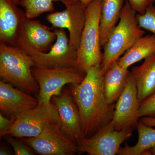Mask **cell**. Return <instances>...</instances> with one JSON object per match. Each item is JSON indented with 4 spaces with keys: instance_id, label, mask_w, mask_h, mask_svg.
<instances>
[{
    "instance_id": "obj_22",
    "label": "cell",
    "mask_w": 155,
    "mask_h": 155,
    "mask_svg": "<svg viewBox=\"0 0 155 155\" xmlns=\"http://www.w3.org/2000/svg\"><path fill=\"white\" fill-rule=\"evenodd\" d=\"M136 18L140 28L150 31L155 36V6H150L143 14H137Z\"/></svg>"
},
{
    "instance_id": "obj_10",
    "label": "cell",
    "mask_w": 155,
    "mask_h": 155,
    "mask_svg": "<svg viewBox=\"0 0 155 155\" xmlns=\"http://www.w3.org/2000/svg\"><path fill=\"white\" fill-rule=\"evenodd\" d=\"M140 104L135 82L130 71L125 87L116 101L110 122L116 130L136 128L139 120L137 114Z\"/></svg>"
},
{
    "instance_id": "obj_3",
    "label": "cell",
    "mask_w": 155,
    "mask_h": 155,
    "mask_svg": "<svg viewBox=\"0 0 155 155\" xmlns=\"http://www.w3.org/2000/svg\"><path fill=\"white\" fill-rule=\"evenodd\" d=\"M102 0H93L85 8L86 19L80 43L76 51L75 67L84 74L90 68L101 65L100 23Z\"/></svg>"
},
{
    "instance_id": "obj_16",
    "label": "cell",
    "mask_w": 155,
    "mask_h": 155,
    "mask_svg": "<svg viewBox=\"0 0 155 155\" xmlns=\"http://www.w3.org/2000/svg\"><path fill=\"white\" fill-rule=\"evenodd\" d=\"M140 103L155 93V53L144 59L141 65L130 71Z\"/></svg>"
},
{
    "instance_id": "obj_9",
    "label": "cell",
    "mask_w": 155,
    "mask_h": 155,
    "mask_svg": "<svg viewBox=\"0 0 155 155\" xmlns=\"http://www.w3.org/2000/svg\"><path fill=\"white\" fill-rule=\"evenodd\" d=\"M55 122H61L54 105L39 104L17 117L8 135L19 138L36 137L47 125Z\"/></svg>"
},
{
    "instance_id": "obj_23",
    "label": "cell",
    "mask_w": 155,
    "mask_h": 155,
    "mask_svg": "<svg viewBox=\"0 0 155 155\" xmlns=\"http://www.w3.org/2000/svg\"><path fill=\"white\" fill-rule=\"evenodd\" d=\"M137 116L155 118V93L140 103Z\"/></svg>"
},
{
    "instance_id": "obj_7",
    "label": "cell",
    "mask_w": 155,
    "mask_h": 155,
    "mask_svg": "<svg viewBox=\"0 0 155 155\" xmlns=\"http://www.w3.org/2000/svg\"><path fill=\"white\" fill-rule=\"evenodd\" d=\"M25 144L41 155H74L77 143L62 129L61 122L47 125L36 137L22 138Z\"/></svg>"
},
{
    "instance_id": "obj_8",
    "label": "cell",
    "mask_w": 155,
    "mask_h": 155,
    "mask_svg": "<svg viewBox=\"0 0 155 155\" xmlns=\"http://www.w3.org/2000/svg\"><path fill=\"white\" fill-rule=\"evenodd\" d=\"M133 129L116 130L110 122L89 137L77 140L78 152L90 155H117L121 144L132 135Z\"/></svg>"
},
{
    "instance_id": "obj_25",
    "label": "cell",
    "mask_w": 155,
    "mask_h": 155,
    "mask_svg": "<svg viewBox=\"0 0 155 155\" xmlns=\"http://www.w3.org/2000/svg\"><path fill=\"white\" fill-rule=\"evenodd\" d=\"M137 14H143L150 6L153 5L155 0H126Z\"/></svg>"
},
{
    "instance_id": "obj_2",
    "label": "cell",
    "mask_w": 155,
    "mask_h": 155,
    "mask_svg": "<svg viewBox=\"0 0 155 155\" xmlns=\"http://www.w3.org/2000/svg\"><path fill=\"white\" fill-rule=\"evenodd\" d=\"M137 13L126 1L118 23L112 31L104 47L101 64L103 75L145 32L137 22Z\"/></svg>"
},
{
    "instance_id": "obj_13",
    "label": "cell",
    "mask_w": 155,
    "mask_h": 155,
    "mask_svg": "<svg viewBox=\"0 0 155 155\" xmlns=\"http://www.w3.org/2000/svg\"><path fill=\"white\" fill-rule=\"evenodd\" d=\"M39 101L11 84L0 81V110L4 116L16 119L38 106Z\"/></svg>"
},
{
    "instance_id": "obj_31",
    "label": "cell",
    "mask_w": 155,
    "mask_h": 155,
    "mask_svg": "<svg viewBox=\"0 0 155 155\" xmlns=\"http://www.w3.org/2000/svg\"><path fill=\"white\" fill-rule=\"evenodd\" d=\"M12 1L14 4H16V5H18V4H19L20 0H12Z\"/></svg>"
},
{
    "instance_id": "obj_15",
    "label": "cell",
    "mask_w": 155,
    "mask_h": 155,
    "mask_svg": "<svg viewBox=\"0 0 155 155\" xmlns=\"http://www.w3.org/2000/svg\"><path fill=\"white\" fill-rule=\"evenodd\" d=\"M56 39L54 31H52L38 20L27 18L22 25L18 39L34 49L47 52L51 48Z\"/></svg>"
},
{
    "instance_id": "obj_19",
    "label": "cell",
    "mask_w": 155,
    "mask_h": 155,
    "mask_svg": "<svg viewBox=\"0 0 155 155\" xmlns=\"http://www.w3.org/2000/svg\"><path fill=\"white\" fill-rule=\"evenodd\" d=\"M155 53V36L147 35L139 38L118 61L125 69Z\"/></svg>"
},
{
    "instance_id": "obj_11",
    "label": "cell",
    "mask_w": 155,
    "mask_h": 155,
    "mask_svg": "<svg viewBox=\"0 0 155 155\" xmlns=\"http://www.w3.org/2000/svg\"><path fill=\"white\" fill-rule=\"evenodd\" d=\"M65 6L64 11L50 13L46 19L53 28L68 29L69 45L77 51L85 24L86 8L80 0H74Z\"/></svg>"
},
{
    "instance_id": "obj_26",
    "label": "cell",
    "mask_w": 155,
    "mask_h": 155,
    "mask_svg": "<svg viewBox=\"0 0 155 155\" xmlns=\"http://www.w3.org/2000/svg\"><path fill=\"white\" fill-rule=\"evenodd\" d=\"M16 119H11L0 113V136L8 135L14 126Z\"/></svg>"
},
{
    "instance_id": "obj_17",
    "label": "cell",
    "mask_w": 155,
    "mask_h": 155,
    "mask_svg": "<svg viewBox=\"0 0 155 155\" xmlns=\"http://www.w3.org/2000/svg\"><path fill=\"white\" fill-rule=\"evenodd\" d=\"M129 72L116 62L103 75L104 94L109 104L116 103L119 98L125 87Z\"/></svg>"
},
{
    "instance_id": "obj_24",
    "label": "cell",
    "mask_w": 155,
    "mask_h": 155,
    "mask_svg": "<svg viewBox=\"0 0 155 155\" xmlns=\"http://www.w3.org/2000/svg\"><path fill=\"white\" fill-rule=\"evenodd\" d=\"M6 139L11 145L14 150V154L16 155H32L35 152L22 140H19L14 136L6 135Z\"/></svg>"
},
{
    "instance_id": "obj_30",
    "label": "cell",
    "mask_w": 155,
    "mask_h": 155,
    "mask_svg": "<svg viewBox=\"0 0 155 155\" xmlns=\"http://www.w3.org/2000/svg\"><path fill=\"white\" fill-rule=\"evenodd\" d=\"M151 155H155V145L150 149Z\"/></svg>"
},
{
    "instance_id": "obj_1",
    "label": "cell",
    "mask_w": 155,
    "mask_h": 155,
    "mask_svg": "<svg viewBox=\"0 0 155 155\" xmlns=\"http://www.w3.org/2000/svg\"><path fill=\"white\" fill-rule=\"evenodd\" d=\"M103 81L99 65L87 71L81 83L72 85L71 93L80 114L83 137L93 135L113 119L116 103L106 101Z\"/></svg>"
},
{
    "instance_id": "obj_18",
    "label": "cell",
    "mask_w": 155,
    "mask_h": 155,
    "mask_svg": "<svg viewBox=\"0 0 155 155\" xmlns=\"http://www.w3.org/2000/svg\"><path fill=\"white\" fill-rule=\"evenodd\" d=\"M124 0H102L100 29L101 47L107 41L112 31L119 22Z\"/></svg>"
},
{
    "instance_id": "obj_29",
    "label": "cell",
    "mask_w": 155,
    "mask_h": 155,
    "mask_svg": "<svg viewBox=\"0 0 155 155\" xmlns=\"http://www.w3.org/2000/svg\"><path fill=\"white\" fill-rule=\"evenodd\" d=\"M80 2L83 4L84 6L86 8L87 6L93 0H80Z\"/></svg>"
},
{
    "instance_id": "obj_20",
    "label": "cell",
    "mask_w": 155,
    "mask_h": 155,
    "mask_svg": "<svg viewBox=\"0 0 155 155\" xmlns=\"http://www.w3.org/2000/svg\"><path fill=\"white\" fill-rule=\"evenodd\" d=\"M136 128L138 134L137 143L132 147L125 143V146L120 148L117 155H151L150 149L155 145V129L145 125L139 120Z\"/></svg>"
},
{
    "instance_id": "obj_21",
    "label": "cell",
    "mask_w": 155,
    "mask_h": 155,
    "mask_svg": "<svg viewBox=\"0 0 155 155\" xmlns=\"http://www.w3.org/2000/svg\"><path fill=\"white\" fill-rule=\"evenodd\" d=\"M74 0H20L19 4L25 10L26 17L33 19L47 12L54 11V2H59L65 6Z\"/></svg>"
},
{
    "instance_id": "obj_6",
    "label": "cell",
    "mask_w": 155,
    "mask_h": 155,
    "mask_svg": "<svg viewBox=\"0 0 155 155\" xmlns=\"http://www.w3.org/2000/svg\"><path fill=\"white\" fill-rule=\"evenodd\" d=\"M57 39L49 51L42 52L34 49L21 40L17 46L24 50L30 56L35 67L41 68L75 67L76 51L69 45V38L64 28H55Z\"/></svg>"
},
{
    "instance_id": "obj_27",
    "label": "cell",
    "mask_w": 155,
    "mask_h": 155,
    "mask_svg": "<svg viewBox=\"0 0 155 155\" xmlns=\"http://www.w3.org/2000/svg\"><path fill=\"white\" fill-rule=\"evenodd\" d=\"M143 124L150 126V127H155V118H151L148 117H143L139 119Z\"/></svg>"
},
{
    "instance_id": "obj_4",
    "label": "cell",
    "mask_w": 155,
    "mask_h": 155,
    "mask_svg": "<svg viewBox=\"0 0 155 155\" xmlns=\"http://www.w3.org/2000/svg\"><path fill=\"white\" fill-rule=\"evenodd\" d=\"M35 64L30 56L17 46L0 43V75L3 79L31 93L39 91L33 77Z\"/></svg>"
},
{
    "instance_id": "obj_14",
    "label": "cell",
    "mask_w": 155,
    "mask_h": 155,
    "mask_svg": "<svg viewBox=\"0 0 155 155\" xmlns=\"http://www.w3.org/2000/svg\"><path fill=\"white\" fill-rule=\"evenodd\" d=\"M27 17L25 11L12 0H0V42L17 46L21 28Z\"/></svg>"
},
{
    "instance_id": "obj_12",
    "label": "cell",
    "mask_w": 155,
    "mask_h": 155,
    "mask_svg": "<svg viewBox=\"0 0 155 155\" xmlns=\"http://www.w3.org/2000/svg\"><path fill=\"white\" fill-rule=\"evenodd\" d=\"M60 118L62 129L76 143L83 137L80 114L72 93L67 91L52 97Z\"/></svg>"
},
{
    "instance_id": "obj_28",
    "label": "cell",
    "mask_w": 155,
    "mask_h": 155,
    "mask_svg": "<svg viewBox=\"0 0 155 155\" xmlns=\"http://www.w3.org/2000/svg\"><path fill=\"white\" fill-rule=\"evenodd\" d=\"M11 154H12V153L7 147L4 146H1V147H0V155H10Z\"/></svg>"
},
{
    "instance_id": "obj_5",
    "label": "cell",
    "mask_w": 155,
    "mask_h": 155,
    "mask_svg": "<svg viewBox=\"0 0 155 155\" xmlns=\"http://www.w3.org/2000/svg\"><path fill=\"white\" fill-rule=\"evenodd\" d=\"M33 77L38 84L39 104H50L54 96L62 93L66 84L77 85L82 82L85 74L76 67L32 68Z\"/></svg>"
}]
</instances>
